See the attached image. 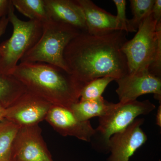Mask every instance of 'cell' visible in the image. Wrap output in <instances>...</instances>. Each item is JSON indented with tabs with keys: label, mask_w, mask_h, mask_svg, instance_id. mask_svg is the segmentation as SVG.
<instances>
[{
	"label": "cell",
	"mask_w": 161,
	"mask_h": 161,
	"mask_svg": "<svg viewBox=\"0 0 161 161\" xmlns=\"http://www.w3.org/2000/svg\"><path fill=\"white\" fill-rule=\"evenodd\" d=\"M6 108L0 103V121L4 119L6 115Z\"/></svg>",
	"instance_id": "cell-25"
},
{
	"label": "cell",
	"mask_w": 161,
	"mask_h": 161,
	"mask_svg": "<svg viewBox=\"0 0 161 161\" xmlns=\"http://www.w3.org/2000/svg\"><path fill=\"white\" fill-rule=\"evenodd\" d=\"M10 161H53L39 125L20 127L12 146Z\"/></svg>",
	"instance_id": "cell-7"
},
{
	"label": "cell",
	"mask_w": 161,
	"mask_h": 161,
	"mask_svg": "<svg viewBox=\"0 0 161 161\" xmlns=\"http://www.w3.org/2000/svg\"><path fill=\"white\" fill-rule=\"evenodd\" d=\"M115 105L116 103L109 102L103 97L98 100H79L70 108L78 120L87 121L94 117L99 118L106 115Z\"/></svg>",
	"instance_id": "cell-14"
},
{
	"label": "cell",
	"mask_w": 161,
	"mask_h": 161,
	"mask_svg": "<svg viewBox=\"0 0 161 161\" xmlns=\"http://www.w3.org/2000/svg\"><path fill=\"white\" fill-rule=\"evenodd\" d=\"M27 92L25 87L13 75L0 71V103L7 108Z\"/></svg>",
	"instance_id": "cell-15"
},
{
	"label": "cell",
	"mask_w": 161,
	"mask_h": 161,
	"mask_svg": "<svg viewBox=\"0 0 161 161\" xmlns=\"http://www.w3.org/2000/svg\"><path fill=\"white\" fill-rule=\"evenodd\" d=\"M44 2L50 20L87 32L83 10L77 0H44Z\"/></svg>",
	"instance_id": "cell-12"
},
{
	"label": "cell",
	"mask_w": 161,
	"mask_h": 161,
	"mask_svg": "<svg viewBox=\"0 0 161 161\" xmlns=\"http://www.w3.org/2000/svg\"><path fill=\"white\" fill-rule=\"evenodd\" d=\"M9 23L7 16H5L0 20V38L6 31Z\"/></svg>",
	"instance_id": "cell-23"
},
{
	"label": "cell",
	"mask_w": 161,
	"mask_h": 161,
	"mask_svg": "<svg viewBox=\"0 0 161 161\" xmlns=\"http://www.w3.org/2000/svg\"><path fill=\"white\" fill-rule=\"evenodd\" d=\"M155 108L148 99L116 103L112 111L98 118V127L90 141L92 147L98 152L108 153L109 143L112 136L126 129L140 115L150 114Z\"/></svg>",
	"instance_id": "cell-5"
},
{
	"label": "cell",
	"mask_w": 161,
	"mask_h": 161,
	"mask_svg": "<svg viewBox=\"0 0 161 161\" xmlns=\"http://www.w3.org/2000/svg\"><path fill=\"white\" fill-rule=\"evenodd\" d=\"M20 127L6 119L0 121V161H10L12 146Z\"/></svg>",
	"instance_id": "cell-17"
},
{
	"label": "cell",
	"mask_w": 161,
	"mask_h": 161,
	"mask_svg": "<svg viewBox=\"0 0 161 161\" xmlns=\"http://www.w3.org/2000/svg\"><path fill=\"white\" fill-rule=\"evenodd\" d=\"M81 32L67 24L49 20L43 24L40 39L23 56L19 63L48 64L69 73L64 59V52L70 41Z\"/></svg>",
	"instance_id": "cell-4"
},
{
	"label": "cell",
	"mask_w": 161,
	"mask_h": 161,
	"mask_svg": "<svg viewBox=\"0 0 161 161\" xmlns=\"http://www.w3.org/2000/svg\"><path fill=\"white\" fill-rule=\"evenodd\" d=\"M151 13L157 23L161 22V0H155Z\"/></svg>",
	"instance_id": "cell-21"
},
{
	"label": "cell",
	"mask_w": 161,
	"mask_h": 161,
	"mask_svg": "<svg viewBox=\"0 0 161 161\" xmlns=\"http://www.w3.org/2000/svg\"><path fill=\"white\" fill-rule=\"evenodd\" d=\"M155 0H131L130 6L133 17L128 19V32L137 31L146 18L151 14Z\"/></svg>",
	"instance_id": "cell-18"
},
{
	"label": "cell",
	"mask_w": 161,
	"mask_h": 161,
	"mask_svg": "<svg viewBox=\"0 0 161 161\" xmlns=\"http://www.w3.org/2000/svg\"><path fill=\"white\" fill-rule=\"evenodd\" d=\"M13 75L28 92L53 105L69 108L80 100L84 86L66 71L42 62H21Z\"/></svg>",
	"instance_id": "cell-2"
},
{
	"label": "cell",
	"mask_w": 161,
	"mask_h": 161,
	"mask_svg": "<svg viewBox=\"0 0 161 161\" xmlns=\"http://www.w3.org/2000/svg\"><path fill=\"white\" fill-rule=\"evenodd\" d=\"M45 120L58 133L64 136H74L90 142L95 130L90 121L78 120L69 108L53 105Z\"/></svg>",
	"instance_id": "cell-11"
},
{
	"label": "cell",
	"mask_w": 161,
	"mask_h": 161,
	"mask_svg": "<svg viewBox=\"0 0 161 161\" xmlns=\"http://www.w3.org/2000/svg\"><path fill=\"white\" fill-rule=\"evenodd\" d=\"M7 16L13 29L10 38L0 44V71L13 75L21 59L40 39L43 23L20 19L14 13L12 1Z\"/></svg>",
	"instance_id": "cell-3"
},
{
	"label": "cell",
	"mask_w": 161,
	"mask_h": 161,
	"mask_svg": "<svg viewBox=\"0 0 161 161\" xmlns=\"http://www.w3.org/2000/svg\"><path fill=\"white\" fill-rule=\"evenodd\" d=\"M156 124L160 128L161 127V104L160 103L156 116Z\"/></svg>",
	"instance_id": "cell-24"
},
{
	"label": "cell",
	"mask_w": 161,
	"mask_h": 161,
	"mask_svg": "<svg viewBox=\"0 0 161 161\" xmlns=\"http://www.w3.org/2000/svg\"><path fill=\"white\" fill-rule=\"evenodd\" d=\"M128 34L121 30L99 36L80 33L64 52L70 74L84 86L96 78L110 77L115 80L127 75L128 64L122 47L128 40Z\"/></svg>",
	"instance_id": "cell-1"
},
{
	"label": "cell",
	"mask_w": 161,
	"mask_h": 161,
	"mask_svg": "<svg viewBox=\"0 0 161 161\" xmlns=\"http://www.w3.org/2000/svg\"><path fill=\"white\" fill-rule=\"evenodd\" d=\"M53 105L49 102L27 91L6 108L5 119L20 127L39 125L45 120Z\"/></svg>",
	"instance_id": "cell-8"
},
{
	"label": "cell",
	"mask_w": 161,
	"mask_h": 161,
	"mask_svg": "<svg viewBox=\"0 0 161 161\" xmlns=\"http://www.w3.org/2000/svg\"><path fill=\"white\" fill-rule=\"evenodd\" d=\"M11 0H0V20L7 16Z\"/></svg>",
	"instance_id": "cell-22"
},
{
	"label": "cell",
	"mask_w": 161,
	"mask_h": 161,
	"mask_svg": "<svg viewBox=\"0 0 161 161\" xmlns=\"http://www.w3.org/2000/svg\"><path fill=\"white\" fill-rule=\"evenodd\" d=\"M12 3L18 11L30 20L43 23L49 19L45 8L44 0H11Z\"/></svg>",
	"instance_id": "cell-16"
},
{
	"label": "cell",
	"mask_w": 161,
	"mask_h": 161,
	"mask_svg": "<svg viewBox=\"0 0 161 161\" xmlns=\"http://www.w3.org/2000/svg\"><path fill=\"white\" fill-rule=\"evenodd\" d=\"M144 118H136L123 131L114 134L110 139L107 161H129L139 148L146 143L147 136L141 128Z\"/></svg>",
	"instance_id": "cell-10"
},
{
	"label": "cell",
	"mask_w": 161,
	"mask_h": 161,
	"mask_svg": "<svg viewBox=\"0 0 161 161\" xmlns=\"http://www.w3.org/2000/svg\"><path fill=\"white\" fill-rule=\"evenodd\" d=\"M160 43L161 22L157 23L151 13L139 26L134 37L128 40L122 47L126 58L129 74L148 70Z\"/></svg>",
	"instance_id": "cell-6"
},
{
	"label": "cell",
	"mask_w": 161,
	"mask_h": 161,
	"mask_svg": "<svg viewBox=\"0 0 161 161\" xmlns=\"http://www.w3.org/2000/svg\"><path fill=\"white\" fill-rule=\"evenodd\" d=\"M117 9L116 21L119 30L123 31L128 32L127 23L128 19L126 16V1L125 0H113Z\"/></svg>",
	"instance_id": "cell-20"
},
{
	"label": "cell",
	"mask_w": 161,
	"mask_h": 161,
	"mask_svg": "<svg viewBox=\"0 0 161 161\" xmlns=\"http://www.w3.org/2000/svg\"><path fill=\"white\" fill-rule=\"evenodd\" d=\"M115 81L118 84L116 93L119 102L133 101L148 94H153L155 99L161 102V78L152 75L149 70L128 73Z\"/></svg>",
	"instance_id": "cell-9"
},
{
	"label": "cell",
	"mask_w": 161,
	"mask_h": 161,
	"mask_svg": "<svg viewBox=\"0 0 161 161\" xmlns=\"http://www.w3.org/2000/svg\"><path fill=\"white\" fill-rule=\"evenodd\" d=\"M114 78L110 77L96 78L86 84L80 93V100H95L102 98V95L107 86Z\"/></svg>",
	"instance_id": "cell-19"
},
{
	"label": "cell",
	"mask_w": 161,
	"mask_h": 161,
	"mask_svg": "<svg viewBox=\"0 0 161 161\" xmlns=\"http://www.w3.org/2000/svg\"><path fill=\"white\" fill-rule=\"evenodd\" d=\"M77 1L83 10L89 34L103 36L119 30L116 16L101 9L91 0Z\"/></svg>",
	"instance_id": "cell-13"
}]
</instances>
